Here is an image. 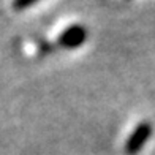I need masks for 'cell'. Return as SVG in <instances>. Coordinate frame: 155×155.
Here are the masks:
<instances>
[{"label": "cell", "instance_id": "obj_3", "mask_svg": "<svg viewBox=\"0 0 155 155\" xmlns=\"http://www.w3.org/2000/svg\"><path fill=\"white\" fill-rule=\"evenodd\" d=\"M38 0H15V3H13V6H15V10H25L29 8V6H32L33 3H37Z\"/></svg>", "mask_w": 155, "mask_h": 155}, {"label": "cell", "instance_id": "obj_1", "mask_svg": "<svg viewBox=\"0 0 155 155\" xmlns=\"http://www.w3.org/2000/svg\"><path fill=\"white\" fill-rule=\"evenodd\" d=\"M153 133V127L149 120H143L136 125V128L130 133V136L125 141V153L136 155L143 150V147L149 143Z\"/></svg>", "mask_w": 155, "mask_h": 155}, {"label": "cell", "instance_id": "obj_2", "mask_svg": "<svg viewBox=\"0 0 155 155\" xmlns=\"http://www.w3.org/2000/svg\"><path fill=\"white\" fill-rule=\"evenodd\" d=\"M87 41V29L81 24H73L67 27L60 35L57 43L59 46L65 48V49H76L82 46Z\"/></svg>", "mask_w": 155, "mask_h": 155}]
</instances>
